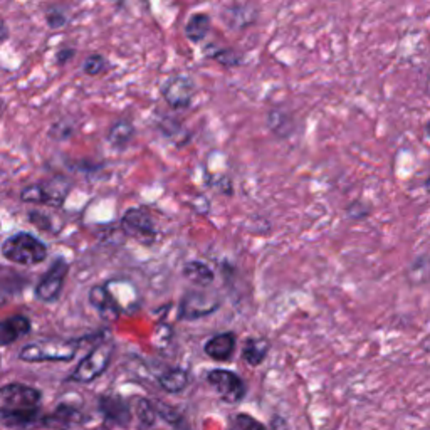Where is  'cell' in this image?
I'll return each instance as SVG.
<instances>
[{
  "instance_id": "1",
  "label": "cell",
  "mask_w": 430,
  "mask_h": 430,
  "mask_svg": "<svg viewBox=\"0 0 430 430\" xmlns=\"http://www.w3.org/2000/svg\"><path fill=\"white\" fill-rule=\"evenodd\" d=\"M3 258L21 266H32L46 259L47 247L29 232H17L10 236L2 246Z\"/></svg>"
},
{
  "instance_id": "2",
  "label": "cell",
  "mask_w": 430,
  "mask_h": 430,
  "mask_svg": "<svg viewBox=\"0 0 430 430\" xmlns=\"http://www.w3.org/2000/svg\"><path fill=\"white\" fill-rule=\"evenodd\" d=\"M113 350H115V345L111 341H103L98 346H94L91 352L88 353V357L82 358L81 363L78 365L73 375L69 376V380L76 383H89L96 380L108 368L113 357Z\"/></svg>"
},
{
  "instance_id": "3",
  "label": "cell",
  "mask_w": 430,
  "mask_h": 430,
  "mask_svg": "<svg viewBox=\"0 0 430 430\" xmlns=\"http://www.w3.org/2000/svg\"><path fill=\"white\" fill-rule=\"evenodd\" d=\"M71 183L66 179H52L47 182H41L21 192V199L27 203H41V205L61 207L69 194Z\"/></svg>"
},
{
  "instance_id": "4",
  "label": "cell",
  "mask_w": 430,
  "mask_h": 430,
  "mask_svg": "<svg viewBox=\"0 0 430 430\" xmlns=\"http://www.w3.org/2000/svg\"><path fill=\"white\" fill-rule=\"evenodd\" d=\"M122 229L130 239L143 246H153L157 242V224L152 214L145 209H130L122 218Z\"/></svg>"
},
{
  "instance_id": "5",
  "label": "cell",
  "mask_w": 430,
  "mask_h": 430,
  "mask_svg": "<svg viewBox=\"0 0 430 430\" xmlns=\"http://www.w3.org/2000/svg\"><path fill=\"white\" fill-rule=\"evenodd\" d=\"M78 345L74 341L43 343V345H27L21 350L19 358L27 363H43V361H69L76 354Z\"/></svg>"
},
{
  "instance_id": "6",
  "label": "cell",
  "mask_w": 430,
  "mask_h": 430,
  "mask_svg": "<svg viewBox=\"0 0 430 430\" xmlns=\"http://www.w3.org/2000/svg\"><path fill=\"white\" fill-rule=\"evenodd\" d=\"M207 382L210 387L217 392V395L227 403H239L242 402L247 394V388L244 380L237 373L231 370H212L207 375Z\"/></svg>"
},
{
  "instance_id": "7",
  "label": "cell",
  "mask_w": 430,
  "mask_h": 430,
  "mask_svg": "<svg viewBox=\"0 0 430 430\" xmlns=\"http://www.w3.org/2000/svg\"><path fill=\"white\" fill-rule=\"evenodd\" d=\"M194 79L179 74V76L168 78L161 86V96L167 101L168 106L175 109H185L192 104L195 96Z\"/></svg>"
},
{
  "instance_id": "8",
  "label": "cell",
  "mask_w": 430,
  "mask_h": 430,
  "mask_svg": "<svg viewBox=\"0 0 430 430\" xmlns=\"http://www.w3.org/2000/svg\"><path fill=\"white\" fill-rule=\"evenodd\" d=\"M67 271H69V264L64 261V259H56L51 269L46 273V276L43 278V281L37 284V299L44 301V303H54L63 291L64 279L67 276Z\"/></svg>"
},
{
  "instance_id": "9",
  "label": "cell",
  "mask_w": 430,
  "mask_h": 430,
  "mask_svg": "<svg viewBox=\"0 0 430 430\" xmlns=\"http://www.w3.org/2000/svg\"><path fill=\"white\" fill-rule=\"evenodd\" d=\"M3 407L12 409H36L41 403V392L22 383H10L0 388Z\"/></svg>"
},
{
  "instance_id": "10",
  "label": "cell",
  "mask_w": 430,
  "mask_h": 430,
  "mask_svg": "<svg viewBox=\"0 0 430 430\" xmlns=\"http://www.w3.org/2000/svg\"><path fill=\"white\" fill-rule=\"evenodd\" d=\"M218 308V303L215 299H210L207 294L202 293H192L182 301V308H180V316L185 319H195L203 318V316L210 315Z\"/></svg>"
},
{
  "instance_id": "11",
  "label": "cell",
  "mask_w": 430,
  "mask_h": 430,
  "mask_svg": "<svg viewBox=\"0 0 430 430\" xmlns=\"http://www.w3.org/2000/svg\"><path fill=\"white\" fill-rule=\"evenodd\" d=\"M81 418H82L81 410L76 409L74 405L63 403V405L56 407L54 412L44 418L43 425L52 430H67L73 427V425L79 424Z\"/></svg>"
},
{
  "instance_id": "12",
  "label": "cell",
  "mask_w": 430,
  "mask_h": 430,
  "mask_svg": "<svg viewBox=\"0 0 430 430\" xmlns=\"http://www.w3.org/2000/svg\"><path fill=\"white\" fill-rule=\"evenodd\" d=\"M266 124L278 138H289L296 130L293 115L282 108H271L266 115Z\"/></svg>"
},
{
  "instance_id": "13",
  "label": "cell",
  "mask_w": 430,
  "mask_h": 430,
  "mask_svg": "<svg viewBox=\"0 0 430 430\" xmlns=\"http://www.w3.org/2000/svg\"><path fill=\"white\" fill-rule=\"evenodd\" d=\"M100 405V412L108 418V420L115 422V424L126 425L131 420V412L128 403L120 397H101L98 400Z\"/></svg>"
},
{
  "instance_id": "14",
  "label": "cell",
  "mask_w": 430,
  "mask_h": 430,
  "mask_svg": "<svg viewBox=\"0 0 430 430\" xmlns=\"http://www.w3.org/2000/svg\"><path fill=\"white\" fill-rule=\"evenodd\" d=\"M31 331V321L25 316H12L0 321V346H7Z\"/></svg>"
},
{
  "instance_id": "15",
  "label": "cell",
  "mask_w": 430,
  "mask_h": 430,
  "mask_svg": "<svg viewBox=\"0 0 430 430\" xmlns=\"http://www.w3.org/2000/svg\"><path fill=\"white\" fill-rule=\"evenodd\" d=\"M224 21L231 29H247L258 21V9L251 3L232 5L224 10Z\"/></svg>"
},
{
  "instance_id": "16",
  "label": "cell",
  "mask_w": 430,
  "mask_h": 430,
  "mask_svg": "<svg viewBox=\"0 0 430 430\" xmlns=\"http://www.w3.org/2000/svg\"><path fill=\"white\" fill-rule=\"evenodd\" d=\"M39 420V410L36 409H12L2 407L0 409V422L9 427H29Z\"/></svg>"
},
{
  "instance_id": "17",
  "label": "cell",
  "mask_w": 430,
  "mask_h": 430,
  "mask_svg": "<svg viewBox=\"0 0 430 430\" xmlns=\"http://www.w3.org/2000/svg\"><path fill=\"white\" fill-rule=\"evenodd\" d=\"M234 350H236V335L234 333L215 335L205 345V353L217 361L229 360Z\"/></svg>"
},
{
  "instance_id": "18",
  "label": "cell",
  "mask_w": 430,
  "mask_h": 430,
  "mask_svg": "<svg viewBox=\"0 0 430 430\" xmlns=\"http://www.w3.org/2000/svg\"><path fill=\"white\" fill-rule=\"evenodd\" d=\"M135 137V126L130 120H120V122L113 123L108 131V142L109 145L115 148L123 150L126 148Z\"/></svg>"
},
{
  "instance_id": "19",
  "label": "cell",
  "mask_w": 430,
  "mask_h": 430,
  "mask_svg": "<svg viewBox=\"0 0 430 430\" xmlns=\"http://www.w3.org/2000/svg\"><path fill=\"white\" fill-rule=\"evenodd\" d=\"M269 341L262 338H249L242 348V358L246 363L251 367H258L266 360L267 353H269Z\"/></svg>"
},
{
  "instance_id": "20",
  "label": "cell",
  "mask_w": 430,
  "mask_h": 430,
  "mask_svg": "<svg viewBox=\"0 0 430 430\" xmlns=\"http://www.w3.org/2000/svg\"><path fill=\"white\" fill-rule=\"evenodd\" d=\"M183 276L192 282V284L199 286V288H209V284L214 282V273L207 264L200 261L187 262L183 267Z\"/></svg>"
},
{
  "instance_id": "21",
  "label": "cell",
  "mask_w": 430,
  "mask_h": 430,
  "mask_svg": "<svg viewBox=\"0 0 430 430\" xmlns=\"http://www.w3.org/2000/svg\"><path fill=\"white\" fill-rule=\"evenodd\" d=\"M210 31V17L207 14H195L188 19L187 25H185V37L190 43L197 44L202 43Z\"/></svg>"
},
{
  "instance_id": "22",
  "label": "cell",
  "mask_w": 430,
  "mask_h": 430,
  "mask_svg": "<svg viewBox=\"0 0 430 430\" xmlns=\"http://www.w3.org/2000/svg\"><path fill=\"white\" fill-rule=\"evenodd\" d=\"M89 301L101 315L109 316V318H116V315H118V309H116V304L113 303L111 294L103 286H94L89 291Z\"/></svg>"
},
{
  "instance_id": "23",
  "label": "cell",
  "mask_w": 430,
  "mask_h": 430,
  "mask_svg": "<svg viewBox=\"0 0 430 430\" xmlns=\"http://www.w3.org/2000/svg\"><path fill=\"white\" fill-rule=\"evenodd\" d=\"M160 382V387L163 388L165 392L168 394H179L182 392L188 383V375L187 372L182 368H175V370H170V372H165L163 375L158 378Z\"/></svg>"
},
{
  "instance_id": "24",
  "label": "cell",
  "mask_w": 430,
  "mask_h": 430,
  "mask_svg": "<svg viewBox=\"0 0 430 430\" xmlns=\"http://www.w3.org/2000/svg\"><path fill=\"white\" fill-rule=\"evenodd\" d=\"M205 52L210 59H214L215 63L224 67H237L244 61L242 54L231 47H210Z\"/></svg>"
},
{
  "instance_id": "25",
  "label": "cell",
  "mask_w": 430,
  "mask_h": 430,
  "mask_svg": "<svg viewBox=\"0 0 430 430\" xmlns=\"http://www.w3.org/2000/svg\"><path fill=\"white\" fill-rule=\"evenodd\" d=\"M82 73L88 76H100V74L106 73L109 63L103 54H91L82 61Z\"/></svg>"
},
{
  "instance_id": "26",
  "label": "cell",
  "mask_w": 430,
  "mask_h": 430,
  "mask_svg": "<svg viewBox=\"0 0 430 430\" xmlns=\"http://www.w3.org/2000/svg\"><path fill=\"white\" fill-rule=\"evenodd\" d=\"M46 22L49 24V27L63 29L69 22V17H67L66 10L61 9V7H49L46 10Z\"/></svg>"
},
{
  "instance_id": "27",
  "label": "cell",
  "mask_w": 430,
  "mask_h": 430,
  "mask_svg": "<svg viewBox=\"0 0 430 430\" xmlns=\"http://www.w3.org/2000/svg\"><path fill=\"white\" fill-rule=\"evenodd\" d=\"M158 126H160V130L163 131L165 137H170V138H175L177 137V138H180V139H182V137L188 138L187 130H185L182 124H180L179 122H177V120H173V118H163L160 122V124H158ZM182 143H183V139H182Z\"/></svg>"
},
{
  "instance_id": "28",
  "label": "cell",
  "mask_w": 430,
  "mask_h": 430,
  "mask_svg": "<svg viewBox=\"0 0 430 430\" xmlns=\"http://www.w3.org/2000/svg\"><path fill=\"white\" fill-rule=\"evenodd\" d=\"M138 415L139 420L145 425H152L155 422V417H157V410H155V403L148 402V400H142L138 402Z\"/></svg>"
},
{
  "instance_id": "29",
  "label": "cell",
  "mask_w": 430,
  "mask_h": 430,
  "mask_svg": "<svg viewBox=\"0 0 430 430\" xmlns=\"http://www.w3.org/2000/svg\"><path fill=\"white\" fill-rule=\"evenodd\" d=\"M236 425L239 430H267L259 420L247 414H239L236 417Z\"/></svg>"
},
{
  "instance_id": "30",
  "label": "cell",
  "mask_w": 430,
  "mask_h": 430,
  "mask_svg": "<svg viewBox=\"0 0 430 430\" xmlns=\"http://www.w3.org/2000/svg\"><path fill=\"white\" fill-rule=\"evenodd\" d=\"M346 214H348L353 220H361V218L368 217L370 209L361 202V200H354V202H352L346 207Z\"/></svg>"
},
{
  "instance_id": "31",
  "label": "cell",
  "mask_w": 430,
  "mask_h": 430,
  "mask_svg": "<svg viewBox=\"0 0 430 430\" xmlns=\"http://www.w3.org/2000/svg\"><path fill=\"white\" fill-rule=\"evenodd\" d=\"M74 54H76V49L73 47H64L61 49V51H58V54H56V63L59 64V66H64L69 59L74 58Z\"/></svg>"
},
{
  "instance_id": "32",
  "label": "cell",
  "mask_w": 430,
  "mask_h": 430,
  "mask_svg": "<svg viewBox=\"0 0 430 430\" xmlns=\"http://www.w3.org/2000/svg\"><path fill=\"white\" fill-rule=\"evenodd\" d=\"M7 37H9V29H7L5 22L0 19V43H2V41H5Z\"/></svg>"
},
{
  "instance_id": "33",
  "label": "cell",
  "mask_w": 430,
  "mask_h": 430,
  "mask_svg": "<svg viewBox=\"0 0 430 430\" xmlns=\"http://www.w3.org/2000/svg\"><path fill=\"white\" fill-rule=\"evenodd\" d=\"M5 303H7V297H5V296H3V294H2V293H0V308H2V306H3V304H5Z\"/></svg>"
},
{
  "instance_id": "34",
  "label": "cell",
  "mask_w": 430,
  "mask_h": 430,
  "mask_svg": "<svg viewBox=\"0 0 430 430\" xmlns=\"http://www.w3.org/2000/svg\"><path fill=\"white\" fill-rule=\"evenodd\" d=\"M425 135L430 138V120L427 122V124H425Z\"/></svg>"
},
{
  "instance_id": "35",
  "label": "cell",
  "mask_w": 430,
  "mask_h": 430,
  "mask_svg": "<svg viewBox=\"0 0 430 430\" xmlns=\"http://www.w3.org/2000/svg\"><path fill=\"white\" fill-rule=\"evenodd\" d=\"M425 190H427L429 194H430V175H429V179L425 180Z\"/></svg>"
},
{
  "instance_id": "36",
  "label": "cell",
  "mask_w": 430,
  "mask_h": 430,
  "mask_svg": "<svg viewBox=\"0 0 430 430\" xmlns=\"http://www.w3.org/2000/svg\"><path fill=\"white\" fill-rule=\"evenodd\" d=\"M0 115H2V104H0Z\"/></svg>"
}]
</instances>
